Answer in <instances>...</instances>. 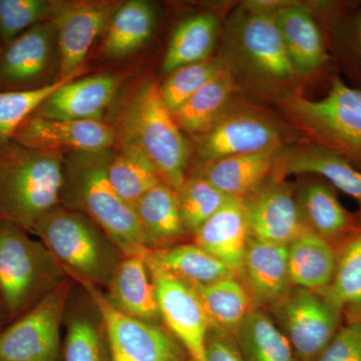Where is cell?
<instances>
[{
    "label": "cell",
    "instance_id": "6da1fadb",
    "mask_svg": "<svg viewBox=\"0 0 361 361\" xmlns=\"http://www.w3.org/2000/svg\"><path fill=\"white\" fill-rule=\"evenodd\" d=\"M115 151L73 152L63 163L61 201L89 217L125 256H142L151 242L134 208L116 193L109 178Z\"/></svg>",
    "mask_w": 361,
    "mask_h": 361
},
{
    "label": "cell",
    "instance_id": "7a4b0ae2",
    "mask_svg": "<svg viewBox=\"0 0 361 361\" xmlns=\"http://www.w3.org/2000/svg\"><path fill=\"white\" fill-rule=\"evenodd\" d=\"M63 161L59 152L11 141L0 148V220L28 233L59 206Z\"/></svg>",
    "mask_w": 361,
    "mask_h": 361
},
{
    "label": "cell",
    "instance_id": "3957f363",
    "mask_svg": "<svg viewBox=\"0 0 361 361\" xmlns=\"http://www.w3.org/2000/svg\"><path fill=\"white\" fill-rule=\"evenodd\" d=\"M116 135L121 147L141 149L155 166L161 180L175 191L179 190L186 179L191 144L164 103L156 80L142 82L130 96Z\"/></svg>",
    "mask_w": 361,
    "mask_h": 361
},
{
    "label": "cell",
    "instance_id": "277c9868",
    "mask_svg": "<svg viewBox=\"0 0 361 361\" xmlns=\"http://www.w3.org/2000/svg\"><path fill=\"white\" fill-rule=\"evenodd\" d=\"M32 233L66 274L82 285L108 286L123 257L94 221L65 206L47 214Z\"/></svg>",
    "mask_w": 361,
    "mask_h": 361
},
{
    "label": "cell",
    "instance_id": "5b68a950",
    "mask_svg": "<svg viewBox=\"0 0 361 361\" xmlns=\"http://www.w3.org/2000/svg\"><path fill=\"white\" fill-rule=\"evenodd\" d=\"M281 110L307 141L336 152L361 171V89L338 75L326 96L307 99L292 92L280 99Z\"/></svg>",
    "mask_w": 361,
    "mask_h": 361
},
{
    "label": "cell",
    "instance_id": "8992f818",
    "mask_svg": "<svg viewBox=\"0 0 361 361\" xmlns=\"http://www.w3.org/2000/svg\"><path fill=\"white\" fill-rule=\"evenodd\" d=\"M223 59L233 73H244L268 89H289L302 77L286 51L274 13L245 4L230 21Z\"/></svg>",
    "mask_w": 361,
    "mask_h": 361
},
{
    "label": "cell",
    "instance_id": "52a82bcc",
    "mask_svg": "<svg viewBox=\"0 0 361 361\" xmlns=\"http://www.w3.org/2000/svg\"><path fill=\"white\" fill-rule=\"evenodd\" d=\"M65 275L42 242L0 220V297L7 316L25 314L63 283Z\"/></svg>",
    "mask_w": 361,
    "mask_h": 361
},
{
    "label": "cell",
    "instance_id": "ba28073f",
    "mask_svg": "<svg viewBox=\"0 0 361 361\" xmlns=\"http://www.w3.org/2000/svg\"><path fill=\"white\" fill-rule=\"evenodd\" d=\"M293 127L245 106H230L219 122L203 135H194V149L201 166L229 157L278 149L300 142Z\"/></svg>",
    "mask_w": 361,
    "mask_h": 361
},
{
    "label": "cell",
    "instance_id": "9c48e42d",
    "mask_svg": "<svg viewBox=\"0 0 361 361\" xmlns=\"http://www.w3.org/2000/svg\"><path fill=\"white\" fill-rule=\"evenodd\" d=\"M70 285L65 280L0 331V361H58Z\"/></svg>",
    "mask_w": 361,
    "mask_h": 361
},
{
    "label": "cell",
    "instance_id": "30bf717a",
    "mask_svg": "<svg viewBox=\"0 0 361 361\" xmlns=\"http://www.w3.org/2000/svg\"><path fill=\"white\" fill-rule=\"evenodd\" d=\"M102 318L111 361H180L182 348L167 331L123 314L92 284H82Z\"/></svg>",
    "mask_w": 361,
    "mask_h": 361
},
{
    "label": "cell",
    "instance_id": "8fae6325",
    "mask_svg": "<svg viewBox=\"0 0 361 361\" xmlns=\"http://www.w3.org/2000/svg\"><path fill=\"white\" fill-rule=\"evenodd\" d=\"M297 360L315 361L339 330L341 311L317 291L298 288L276 304Z\"/></svg>",
    "mask_w": 361,
    "mask_h": 361
},
{
    "label": "cell",
    "instance_id": "7c38bea8",
    "mask_svg": "<svg viewBox=\"0 0 361 361\" xmlns=\"http://www.w3.org/2000/svg\"><path fill=\"white\" fill-rule=\"evenodd\" d=\"M242 200L252 238L288 246L310 232L304 223L294 188L273 172Z\"/></svg>",
    "mask_w": 361,
    "mask_h": 361
},
{
    "label": "cell",
    "instance_id": "4fadbf2b",
    "mask_svg": "<svg viewBox=\"0 0 361 361\" xmlns=\"http://www.w3.org/2000/svg\"><path fill=\"white\" fill-rule=\"evenodd\" d=\"M116 2H56L51 21L56 28L59 78L75 77L99 35L118 8Z\"/></svg>",
    "mask_w": 361,
    "mask_h": 361
},
{
    "label": "cell",
    "instance_id": "5bb4252c",
    "mask_svg": "<svg viewBox=\"0 0 361 361\" xmlns=\"http://www.w3.org/2000/svg\"><path fill=\"white\" fill-rule=\"evenodd\" d=\"M147 265L155 285L161 317L193 361H206L210 323L196 291L165 271Z\"/></svg>",
    "mask_w": 361,
    "mask_h": 361
},
{
    "label": "cell",
    "instance_id": "9a60e30c",
    "mask_svg": "<svg viewBox=\"0 0 361 361\" xmlns=\"http://www.w3.org/2000/svg\"><path fill=\"white\" fill-rule=\"evenodd\" d=\"M56 44V28L49 20L32 26L4 47L0 58V92L42 87L40 82L54 65Z\"/></svg>",
    "mask_w": 361,
    "mask_h": 361
},
{
    "label": "cell",
    "instance_id": "2e32d148",
    "mask_svg": "<svg viewBox=\"0 0 361 361\" xmlns=\"http://www.w3.org/2000/svg\"><path fill=\"white\" fill-rule=\"evenodd\" d=\"M273 174L319 176L334 189L355 199L360 206L361 224V171L336 152L310 141L296 142L278 149Z\"/></svg>",
    "mask_w": 361,
    "mask_h": 361
},
{
    "label": "cell",
    "instance_id": "e0dca14e",
    "mask_svg": "<svg viewBox=\"0 0 361 361\" xmlns=\"http://www.w3.org/2000/svg\"><path fill=\"white\" fill-rule=\"evenodd\" d=\"M13 141L30 148L59 152H97L111 149L116 130L102 121L49 120L32 116L21 125Z\"/></svg>",
    "mask_w": 361,
    "mask_h": 361
},
{
    "label": "cell",
    "instance_id": "ac0fdd59",
    "mask_svg": "<svg viewBox=\"0 0 361 361\" xmlns=\"http://www.w3.org/2000/svg\"><path fill=\"white\" fill-rule=\"evenodd\" d=\"M110 73L68 80L40 104L32 116L49 120L101 121L120 87Z\"/></svg>",
    "mask_w": 361,
    "mask_h": 361
},
{
    "label": "cell",
    "instance_id": "d6986e66",
    "mask_svg": "<svg viewBox=\"0 0 361 361\" xmlns=\"http://www.w3.org/2000/svg\"><path fill=\"white\" fill-rule=\"evenodd\" d=\"M195 244L241 276L250 234L243 200L229 198L195 233Z\"/></svg>",
    "mask_w": 361,
    "mask_h": 361
},
{
    "label": "cell",
    "instance_id": "ffe728a7",
    "mask_svg": "<svg viewBox=\"0 0 361 361\" xmlns=\"http://www.w3.org/2000/svg\"><path fill=\"white\" fill-rule=\"evenodd\" d=\"M274 14L285 47L297 71L304 77L324 68L330 56L312 11L303 4L290 1Z\"/></svg>",
    "mask_w": 361,
    "mask_h": 361
},
{
    "label": "cell",
    "instance_id": "44dd1931",
    "mask_svg": "<svg viewBox=\"0 0 361 361\" xmlns=\"http://www.w3.org/2000/svg\"><path fill=\"white\" fill-rule=\"evenodd\" d=\"M242 276L251 296L258 302L277 304L288 295L291 281L288 269V246L249 239Z\"/></svg>",
    "mask_w": 361,
    "mask_h": 361
},
{
    "label": "cell",
    "instance_id": "7402d4cb",
    "mask_svg": "<svg viewBox=\"0 0 361 361\" xmlns=\"http://www.w3.org/2000/svg\"><path fill=\"white\" fill-rule=\"evenodd\" d=\"M296 199L310 231L332 245L337 242L344 243L358 231L355 218L342 206L336 189L326 180L306 183L296 193Z\"/></svg>",
    "mask_w": 361,
    "mask_h": 361
},
{
    "label": "cell",
    "instance_id": "603a6c76",
    "mask_svg": "<svg viewBox=\"0 0 361 361\" xmlns=\"http://www.w3.org/2000/svg\"><path fill=\"white\" fill-rule=\"evenodd\" d=\"M108 286L106 298L123 314L151 323L160 316L155 285L142 256L123 257Z\"/></svg>",
    "mask_w": 361,
    "mask_h": 361
},
{
    "label": "cell",
    "instance_id": "cb8c5ba5",
    "mask_svg": "<svg viewBox=\"0 0 361 361\" xmlns=\"http://www.w3.org/2000/svg\"><path fill=\"white\" fill-rule=\"evenodd\" d=\"M278 149L221 159L200 166L195 173L229 198L244 199L272 174Z\"/></svg>",
    "mask_w": 361,
    "mask_h": 361
},
{
    "label": "cell",
    "instance_id": "d4e9b609",
    "mask_svg": "<svg viewBox=\"0 0 361 361\" xmlns=\"http://www.w3.org/2000/svg\"><path fill=\"white\" fill-rule=\"evenodd\" d=\"M236 90V78L227 68L173 113L178 127L193 137L209 132L232 106Z\"/></svg>",
    "mask_w": 361,
    "mask_h": 361
},
{
    "label": "cell",
    "instance_id": "484cf974",
    "mask_svg": "<svg viewBox=\"0 0 361 361\" xmlns=\"http://www.w3.org/2000/svg\"><path fill=\"white\" fill-rule=\"evenodd\" d=\"M142 257L147 264L155 266L191 286L210 284L223 278L235 276L219 260L195 243L149 249Z\"/></svg>",
    "mask_w": 361,
    "mask_h": 361
},
{
    "label": "cell",
    "instance_id": "4316f807",
    "mask_svg": "<svg viewBox=\"0 0 361 361\" xmlns=\"http://www.w3.org/2000/svg\"><path fill=\"white\" fill-rule=\"evenodd\" d=\"M336 260V249L330 242L315 233H305L288 245L291 284L306 290H322L331 282Z\"/></svg>",
    "mask_w": 361,
    "mask_h": 361
},
{
    "label": "cell",
    "instance_id": "83f0119b",
    "mask_svg": "<svg viewBox=\"0 0 361 361\" xmlns=\"http://www.w3.org/2000/svg\"><path fill=\"white\" fill-rule=\"evenodd\" d=\"M220 20L211 13L191 16L180 23L169 42L163 61L164 73L212 58Z\"/></svg>",
    "mask_w": 361,
    "mask_h": 361
},
{
    "label": "cell",
    "instance_id": "f1b7e54d",
    "mask_svg": "<svg viewBox=\"0 0 361 361\" xmlns=\"http://www.w3.org/2000/svg\"><path fill=\"white\" fill-rule=\"evenodd\" d=\"M134 210L153 249L178 241L187 234L177 193L164 182L147 192Z\"/></svg>",
    "mask_w": 361,
    "mask_h": 361
},
{
    "label": "cell",
    "instance_id": "f546056e",
    "mask_svg": "<svg viewBox=\"0 0 361 361\" xmlns=\"http://www.w3.org/2000/svg\"><path fill=\"white\" fill-rule=\"evenodd\" d=\"M156 25L153 6L145 0H130L116 9L108 26L104 54L109 59L129 56L148 42Z\"/></svg>",
    "mask_w": 361,
    "mask_h": 361
},
{
    "label": "cell",
    "instance_id": "4dcf8cb0",
    "mask_svg": "<svg viewBox=\"0 0 361 361\" xmlns=\"http://www.w3.org/2000/svg\"><path fill=\"white\" fill-rule=\"evenodd\" d=\"M200 299L209 323L219 331L235 332L251 312V295L236 277L192 286Z\"/></svg>",
    "mask_w": 361,
    "mask_h": 361
},
{
    "label": "cell",
    "instance_id": "1f68e13d",
    "mask_svg": "<svg viewBox=\"0 0 361 361\" xmlns=\"http://www.w3.org/2000/svg\"><path fill=\"white\" fill-rule=\"evenodd\" d=\"M236 336L244 361H298L286 336L262 311L252 310Z\"/></svg>",
    "mask_w": 361,
    "mask_h": 361
},
{
    "label": "cell",
    "instance_id": "d6a6232c",
    "mask_svg": "<svg viewBox=\"0 0 361 361\" xmlns=\"http://www.w3.org/2000/svg\"><path fill=\"white\" fill-rule=\"evenodd\" d=\"M109 178L116 193L134 208L152 188L163 182L155 166L141 149L121 147L109 165Z\"/></svg>",
    "mask_w": 361,
    "mask_h": 361
},
{
    "label": "cell",
    "instance_id": "836d02e7",
    "mask_svg": "<svg viewBox=\"0 0 361 361\" xmlns=\"http://www.w3.org/2000/svg\"><path fill=\"white\" fill-rule=\"evenodd\" d=\"M317 292L341 311L361 307V230L344 242L331 282Z\"/></svg>",
    "mask_w": 361,
    "mask_h": 361
},
{
    "label": "cell",
    "instance_id": "e575fe53",
    "mask_svg": "<svg viewBox=\"0 0 361 361\" xmlns=\"http://www.w3.org/2000/svg\"><path fill=\"white\" fill-rule=\"evenodd\" d=\"M73 78H59L37 89L0 92V148L13 141L21 125L52 92Z\"/></svg>",
    "mask_w": 361,
    "mask_h": 361
},
{
    "label": "cell",
    "instance_id": "d590c367",
    "mask_svg": "<svg viewBox=\"0 0 361 361\" xmlns=\"http://www.w3.org/2000/svg\"><path fill=\"white\" fill-rule=\"evenodd\" d=\"M176 193L185 228L193 235L229 200V197L196 173L186 177Z\"/></svg>",
    "mask_w": 361,
    "mask_h": 361
},
{
    "label": "cell",
    "instance_id": "8d00e7d4",
    "mask_svg": "<svg viewBox=\"0 0 361 361\" xmlns=\"http://www.w3.org/2000/svg\"><path fill=\"white\" fill-rule=\"evenodd\" d=\"M227 68L224 59L211 58L201 63L177 68L169 73L165 82L160 85L164 103L171 113H175L207 82Z\"/></svg>",
    "mask_w": 361,
    "mask_h": 361
},
{
    "label": "cell",
    "instance_id": "74e56055",
    "mask_svg": "<svg viewBox=\"0 0 361 361\" xmlns=\"http://www.w3.org/2000/svg\"><path fill=\"white\" fill-rule=\"evenodd\" d=\"M56 2L47 0H0V44H11L32 26L51 20Z\"/></svg>",
    "mask_w": 361,
    "mask_h": 361
},
{
    "label": "cell",
    "instance_id": "f35d334b",
    "mask_svg": "<svg viewBox=\"0 0 361 361\" xmlns=\"http://www.w3.org/2000/svg\"><path fill=\"white\" fill-rule=\"evenodd\" d=\"M90 316L78 314L68 323L65 361H106L104 326Z\"/></svg>",
    "mask_w": 361,
    "mask_h": 361
},
{
    "label": "cell",
    "instance_id": "ab89813d",
    "mask_svg": "<svg viewBox=\"0 0 361 361\" xmlns=\"http://www.w3.org/2000/svg\"><path fill=\"white\" fill-rule=\"evenodd\" d=\"M315 361H361V317L339 329Z\"/></svg>",
    "mask_w": 361,
    "mask_h": 361
},
{
    "label": "cell",
    "instance_id": "60d3db41",
    "mask_svg": "<svg viewBox=\"0 0 361 361\" xmlns=\"http://www.w3.org/2000/svg\"><path fill=\"white\" fill-rule=\"evenodd\" d=\"M206 361H244L238 349L225 336H213L207 341Z\"/></svg>",
    "mask_w": 361,
    "mask_h": 361
},
{
    "label": "cell",
    "instance_id": "b9f144b4",
    "mask_svg": "<svg viewBox=\"0 0 361 361\" xmlns=\"http://www.w3.org/2000/svg\"><path fill=\"white\" fill-rule=\"evenodd\" d=\"M346 40L351 56L361 66V9L349 23Z\"/></svg>",
    "mask_w": 361,
    "mask_h": 361
},
{
    "label": "cell",
    "instance_id": "7bdbcfd3",
    "mask_svg": "<svg viewBox=\"0 0 361 361\" xmlns=\"http://www.w3.org/2000/svg\"><path fill=\"white\" fill-rule=\"evenodd\" d=\"M7 315L6 308L2 303L1 297H0V331L2 330V324H4V317Z\"/></svg>",
    "mask_w": 361,
    "mask_h": 361
},
{
    "label": "cell",
    "instance_id": "ee69618b",
    "mask_svg": "<svg viewBox=\"0 0 361 361\" xmlns=\"http://www.w3.org/2000/svg\"><path fill=\"white\" fill-rule=\"evenodd\" d=\"M2 49H4V47L0 44V58H1Z\"/></svg>",
    "mask_w": 361,
    "mask_h": 361
},
{
    "label": "cell",
    "instance_id": "f6af8a7d",
    "mask_svg": "<svg viewBox=\"0 0 361 361\" xmlns=\"http://www.w3.org/2000/svg\"><path fill=\"white\" fill-rule=\"evenodd\" d=\"M180 361H185V360H180Z\"/></svg>",
    "mask_w": 361,
    "mask_h": 361
}]
</instances>
